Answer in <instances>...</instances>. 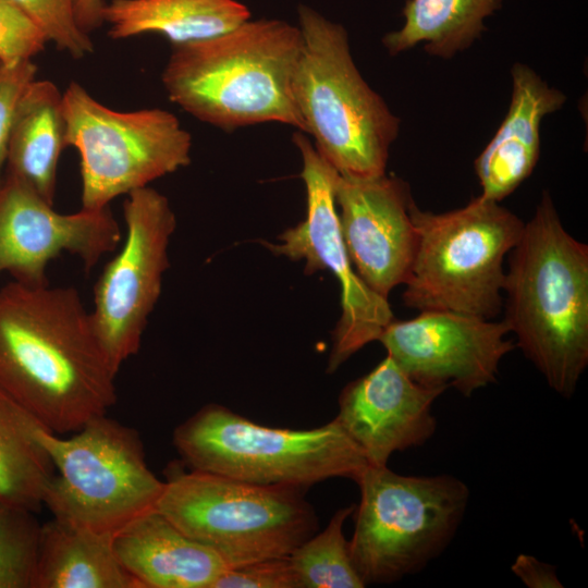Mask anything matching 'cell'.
Segmentation results:
<instances>
[{
	"label": "cell",
	"mask_w": 588,
	"mask_h": 588,
	"mask_svg": "<svg viewBox=\"0 0 588 588\" xmlns=\"http://www.w3.org/2000/svg\"><path fill=\"white\" fill-rule=\"evenodd\" d=\"M117 375L75 287H0V385L47 430L73 433L106 415Z\"/></svg>",
	"instance_id": "cell-1"
},
{
	"label": "cell",
	"mask_w": 588,
	"mask_h": 588,
	"mask_svg": "<svg viewBox=\"0 0 588 588\" xmlns=\"http://www.w3.org/2000/svg\"><path fill=\"white\" fill-rule=\"evenodd\" d=\"M503 294L516 346L571 397L588 366V246L565 230L547 191L509 253Z\"/></svg>",
	"instance_id": "cell-2"
},
{
	"label": "cell",
	"mask_w": 588,
	"mask_h": 588,
	"mask_svg": "<svg viewBox=\"0 0 588 588\" xmlns=\"http://www.w3.org/2000/svg\"><path fill=\"white\" fill-rule=\"evenodd\" d=\"M302 45L298 26L248 19L218 36L173 46L161 82L173 103L212 126L278 122L304 132L293 97Z\"/></svg>",
	"instance_id": "cell-3"
},
{
	"label": "cell",
	"mask_w": 588,
	"mask_h": 588,
	"mask_svg": "<svg viewBox=\"0 0 588 588\" xmlns=\"http://www.w3.org/2000/svg\"><path fill=\"white\" fill-rule=\"evenodd\" d=\"M303 45L293 97L306 135L342 175L385 173L400 119L363 78L346 29L310 7H298Z\"/></svg>",
	"instance_id": "cell-4"
},
{
	"label": "cell",
	"mask_w": 588,
	"mask_h": 588,
	"mask_svg": "<svg viewBox=\"0 0 588 588\" xmlns=\"http://www.w3.org/2000/svg\"><path fill=\"white\" fill-rule=\"evenodd\" d=\"M173 445L191 469L304 490L331 478L356 482L369 465L335 418L313 429L273 428L219 404L180 424Z\"/></svg>",
	"instance_id": "cell-5"
},
{
	"label": "cell",
	"mask_w": 588,
	"mask_h": 588,
	"mask_svg": "<svg viewBox=\"0 0 588 588\" xmlns=\"http://www.w3.org/2000/svg\"><path fill=\"white\" fill-rule=\"evenodd\" d=\"M411 217L417 245L404 304L419 311L495 318L503 306L504 259L525 223L481 195L441 213L421 210L414 201Z\"/></svg>",
	"instance_id": "cell-6"
},
{
	"label": "cell",
	"mask_w": 588,
	"mask_h": 588,
	"mask_svg": "<svg viewBox=\"0 0 588 588\" xmlns=\"http://www.w3.org/2000/svg\"><path fill=\"white\" fill-rule=\"evenodd\" d=\"M157 511L229 567L286 558L317 529L304 489L172 467Z\"/></svg>",
	"instance_id": "cell-7"
},
{
	"label": "cell",
	"mask_w": 588,
	"mask_h": 588,
	"mask_svg": "<svg viewBox=\"0 0 588 588\" xmlns=\"http://www.w3.org/2000/svg\"><path fill=\"white\" fill-rule=\"evenodd\" d=\"M356 483L351 558L365 585L419 573L453 540L469 501L452 475L405 476L368 465Z\"/></svg>",
	"instance_id": "cell-8"
},
{
	"label": "cell",
	"mask_w": 588,
	"mask_h": 588,
	"mask_svg": "<svg viewBox=\"0 0 588 588\" xmlns=\"http://www.w3.org/2000/svg\"><path fill=\"white\" fill-rule=\"evenodd\" d=\"M39 440L54 467L42 502L53 518L114 535L156 510L164 481L148 467L135 429L106 414L70 437L44 428Z\"/></svg>",
	"instance_id": "cell-9"
},
{
	"label": "cell",
	"mask_w": 588,
	"mask_h": 588,
	"mask_svg": "<svg viewBox=\"0 0 588 588\" xmlns=\"http://www.w3.org/2000/svg\"><path fill=\"white\" fill-rule=\"evenodd\" d=\"M62 96L66 146L79 156L81 208H107L114 198L189 164L192 136L173 113L113 110L77 82Z\"/></svg>",
	"instance_id": "cell-10"
},
{
	"label": "cell",
	"mask_w": 588,
	"mask_h": 588,
	"mask_svg": "<svg viewBox=\"0 0 588 588\" xmlns=\"http://www.w3.org/2000/svg\"><path fill=\"white\" fill-rule=\"evenodd\" d=\"M126 236L94 287V330L119 372L137 354L169 267L168 246L176 219L168 198L148 186L126 195Z\"/></svg>",
	"instance_id": "cell-11"
},
{
	"label": "cell",
	"mask_w": 588,
	"mask_h": 588,
	"mask_svg": "<svg viewBox=\"0 0 588 588\" xmlns=\"http://www.w3.org/2000/svg\"><path fill=\"white\" fill-rule=\"evenodd\" d=\"M293 142L302 161L307 193L304 221L283 232L279 244H266L274 254L306 260V273L328 269L341 285L342 314L333 331L328 372L335 371L352 355L379 339L394 319L388 298L373 292L356 273L340 228L335 201L339 172L318 152L303 132Z\"/></svg>",
	"instance_id": "cell-12"
},
{
	"label": "cell",
	"mask_w": 588,
	"mask_h": 588,
	"mask_svg": "<svg viewBox=\"0 0 588 588\" xmlns=\"http://www.w3.org/2000/svg\"><path fill=\"white\" fill-rule=\"evenodd\" d=\"M509 333L503 320L429 310L393 319L378 341L417 383L468 397L497 381L502 358L516 347Z\"/></svg>",
	"instance_id": "cell-13"
},
{
	"label": "cell",
	"mask_w": 588,
	"mask_h": 588,
	"mask_svg": "<svg viewBox=\"0 0 588 588\" xmlns=\"http://www.w3.org/2000/svg\"><path fill=\"white\" fill-rule=\"evenodd\" d=\"M122 240L109 207L61 213L27 185L4 175L0 186V274L28 285L49 284L48 264L62 253L90 271Z\"/></svg>",
	"instance_id": "cell-14"
},
{
	"label": "cell",
	"mask_w": 588,
	"mask_h": 588,
	"mask_svg": "<svg viewBox=\"0 0 588 588\" xmlns=\"http://www.w3.org/2000/svg\"><path fill=\"white\" fill-rule=\"evenodd\" d=\"M335 201L342 237L358 277L388 298L404 284L414 260L417 233L411 217L409 185L384 174L356 177L339 173Z\"/></svg>",
	"instance_id": "cell-15"
},
{
	"label": "cell",
	"mask_w": 588,
	"mask_h": 588,
	"mask_svg": "<svg viewBox=\"0 0 588 588\" xmlns=\"http://www.w3.org/2000/svg\"><path fill=\"white\" fill-rule=\"evenodd\" d=\"M444 392L411 379L387 355L344 387L335 417L368 464L388 465L396 452L424 445L437 430L431 408Z\"/></svg>",
	"instance_id": "cell-16"
},
{
	"label": "cell",
	"mask_w": 588,
	"mask_h": 588,
	"mask_svg": "<svg viewBox=\"0 0 588 588\" xmlns=\"http://www.w3.org/2000/svg\"><path fill=\"white\" fill-rule=\"evenodd\" d=\"M511 76L509 111L475 160L480 195L499 203L532 173L540 156L541 122L566 102L561 90L550 86L527 64H513Z\"/></svg>",
	"instance_id": "cell-17"
},
{
	"label": "cell",
	"mask_w": 588,
	"mask_h": 588,
	"mask_svg": "<svg viewBox=\"0 0 588 588\" xmlns=\"http://www.w3.org/2000/svg\"><path fill=\"white\" fill-rule=\"evenodd\" d=\"M118 560L142 588H212L229 568L211 548L152 510L113 536Z\"/></svg>",
	"instance_id": "cell-18"
},
{
	"label": "cell",
	"mask_w": 588,
	"mask_h": 588,
	"mask_svg": "<svg viewBox=\"0 0 588 588\" xmlns=\"http://www.w3.org/2000/svg\"><path fill=\"white\" fill-rule=\"evenodd\" d=\"M66 147L62 93L53 82L35 78L16 109L4 175L53 205L59 160Z\"/></svg>",
	"instance_id": "cell-19"
},
{
	"label": "cell",
	"mask_w": 588,
	"mask_h": 588,
	"mask_svg": "<svg viewBox=\"0 0 588 588\" xmlns=\"http://www.w3.org/2000/svg\"><path fill=\"white\" fill-rule=\"evenodd\" d=\"M248 19L237 0H111L102 9L111 38L154 33L172 46L218 36Z\"/></svg>",
	"instance_id": "cell-20"
},
{
	"label": "cell",
	"mask_w": 588,
	"mask_h": 588,
	"mask_svg": "<svg viewBox=\"0 0 588 588\" xmlns=\"http://www.w3.org/2000/svg\"><path fill=\"white\" fill-rule=\"evenodd\" d=\"M113 536L53 517L41 524L35 588H142L118 560Z\"/></svg>",
	"instance_id": "cell-21"
},
{
	"label": "cell",
	"mask_w": 588,
	"mask_h": 588,
	"mask_svg": "<svg viewBox=\"0 0 588 588\" xmlns=\"http://www.w3.org/2000/svg\"><path fill=\"white\" fill-rule=\"evenodd\" d=\"M503 0H406L404 24L382 44L391 56L424 45L433 57L450 59L469 48L487 29L485 20Z\"/></svg>",
	"instance_id": "cell-22"
},
{
	"label": "cell",
	"mask_w": 588,
	"mask_h": 588,
	"mask_svg": "<svg viewBox=\"0 0 588 588\" xmlns=\"http://www.w3.org/2000/svg\"><path fill=\"white\" fill-rule=\"evenodd\" d=\"M45 427L0 385V503L37 512L54 475ZM46 429V428H45Z\"/></svg>",
	"instance_id": "cell-23"
},
{
	"label": "cell",
	"mask_w": 588,
	"mask_h": 588,
	"mask_svg": "<svg viewBox=\"0 0 588 588\" xmlns=\"http://www.w3.org/2000/svg\"><path fill=\"white\" fill-rule=\"evenodd\" d=\"M355 505L338 510L326 528L310 536L287 556L299 588H363L351 558L343 526Z\"/></svg>",
	"instance_id": "cell-24"
},
{
	"label": "cell",
	"mask_w": 588,
	"mask_h": 588,
	"mask_svg": "<svg viewBox=\"0 0 588 588\" xmlns=\"http://www.w3.org/2000/svg\"><path fill=\"white\" fill-rule=\"evenodd\" d=\"M40 528L34 512L0 505V588H35Z\"/></svg>",
	"instance_id": "cell-25"
},
{
	"label": "cell",
	"mask_w": 588,
	"mask_h": 588,
	"mask_svg": "<svg viewBox=\"0 0 588 588\" xmlns=\"http://www.w3.org/2000/svg\"><path fill=\"white\" fill-rule=\"evenodd\" d=\"M46 36L48 42L74 59L93 53L89 33L77 22L75 0H10Z\"/></svg>",
	"instance_id": "cell-26"
},
{
	"label": "cell",
	"mask_w": 588,
	"mask_h": 588,
	"mask_svg": "<svg viewBox=\"0 0 588 588\" xmlns=\"http://www.w3.org/2000/svg\"><path fill=\"white\" fill-rule=\"evenodd\" d=\"M48 40L10 0H0V63L33 60Z\"/></svg>",
	"instance_id": "cell-27"
},
{
	"label": "cell",
	"mask_w": 588,
	"mask_h": 588,
	"mask_svg": "<svg viewBox=\"0 0 588 588\" xmlns=\"http://www.w3.org/2000/svg\"><path fill=\"white\" fill-rule=\"evenodd\" d=\"M33 60L0 63V186L3 182L16 109L26 87L36 78Z\"/></svg>",
	"instance_id": "cell-28"
},
{
	"label": "cell",
	"mask_w": 588,
	"mask_h": 588,
	"mask_svg": "<svg viewBox=\"0 0 588 588\" xmlns=\"http://www.w3.org/2000/svg\"><path fill=\"white\" fill-rule=\"evenodd\" d=\"M212 588H299V584L286 556L229 567Z\"/></svg>",
	"instance_id": "cell-29"
},
{
	"label": "cell",
	"mask_w": 588,
	"mask_h": 588,
	"mask_svg": "<svg viewBox=\"0 0 588 588\" xmlns=\"http://www.w3.org/2000/svg\"><path fill=\"white\" fill-rule=\"evenodd\" d=\"M512 572L529 588H561L556 567L532 555L522 553L512 564Z\"/></svg>",
	"instance_id": "cell-30"
},
{
	"label": "cell",
	"mask_w": 588,
	"mask_h": 588,
	"mask_svg": "<svg viewBox=\"0 0 588 588\" xmlns=\"http://www.w3.org/2000/svg\"><path fill=\"white\" fill-rule=\"evenodd\" d=\"M105 0H75L76 19L81 27L89 33L98 27L102 21Z\"/></svg>",
	"instance_id": "cell-31"
},
{
	"label": "cell",
	"mask_w": 588,
	"mask_h": 588,
	"mask_svg": "<svg viewBox=\"0 0 588 588\" xmlns=\"http://www.w3.org/2000/svg\"><path fill=\"white\" fill-rule=\"evenodd\" d=\"M0 505H3V504L0 503Z\"/></svg>",
	"instance_id": "cell-32"
}]
</instances>
